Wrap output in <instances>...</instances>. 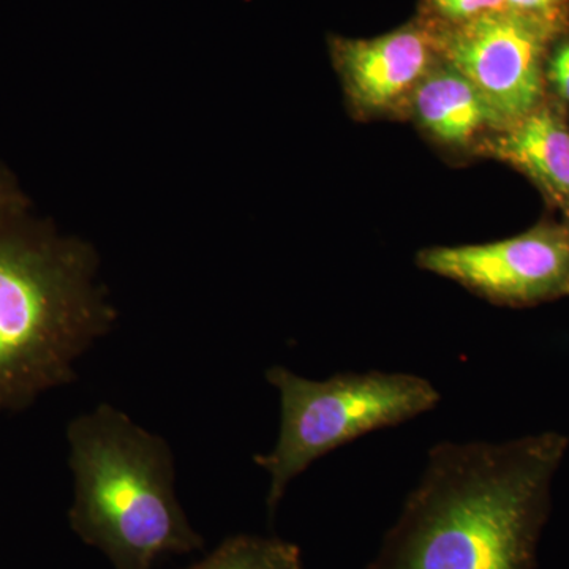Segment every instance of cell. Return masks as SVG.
Returning a JSON list of instances; mask_svg holds the SVG:
<instances>
[{"instance_id": "obj_1", "label": "cell", "mask_w": 569, "mask_h": 569, "mask_svg": "<svg viewBox=\"0 0 569 569\" xmlns=\"http://www.w3.org/2000/svg\"><path fill=\"white\" fill-rule=\"evenodd\" d=\"M568 440L441 443L367 569H531Z\"/></svg>"}, {"instance_id": "obj_2", "label": "cell", "mask_w": 569, "mask_h": 569, "mask_svg": "<svg viewBox=\"0 0 569 569\" xmlns=\"http://www.w3.org/2000/svg\"><path fill=\"white\" fill-rule=\"evenodd\" d=\"M114 318L88 247L28 211L0 216V415L73 381Z\"/></svg>"}, {"instance_id": "obj_3", "label": "cell", "mask_w": 569, "mask_h": 569, "mask_svg": "<svg viewBox=\"0 0 569 569\" xmlns=\"http://www.w3.org/2000/svg\"><path fill=\"white\" fill-rule=\"evenodd\" d=\"M73 473L71 529L116 569L203 548L176 497L174 458L162 437L102 403L67 429Z\"/></svg>"}, {"instance_id": "obj_4", "label": "cell", "mask_w": 569, "mask_h": 569, "mask_svg": "<svg viewBox=\"0 0 569 569\" xmlns=\"http://www.w3.org/2000/svg\"><path fill=\"white\" fill-rule=\"evenodd\" d=\"M266 380L279 391L282 408L274 449L254 456V463L271 477V512L310 463L373 430L417 418L440 400L430 381L411 373H339L310 380L274 366Z\"/></svg>"}, {"instance_id": "obj_5", "label": "cell", "mask_w": 569, "mask_h": 569, "mask_svg": "<svg viewBox=\"0 0 569 569\" xmlns=\"http://www.w3.org/2000/svg\"><path fill=\"white\" fill-rule=\"evenodd\" d=\"M549 33L541 13L503 9L458 22L443 37L449 67L478 89L496 127L508 129L537 110Z\"/></svg>"}, {"instance_id": "obj_6", "label": "cell", "mask_w": 569, "mask_h": 569, "mask_svg": "<svg viewBox=\"0 0 569 569\" xmlns=\"http://www.w3.org/2000/svg\"><path fill=\"white\" fill-rule=\"evenodd\" d=\"M418 264L490 301L529 305L569 291V234L537 228L490 244L436 247Z\"/></svg>"}, {"instance_id": "obj_7", "label": "cell", "mask_w": 569, "mask_h": 569, "mask_svg": "<svg viewBox=\"0 0 569 569\" xmlns=\"http://www.w3.org/2000/svg\"><path fill=\"white\" fill-rule=\"evenodd\" d=\"M336 52L348 92L369 110L391 108L417 89L432 61V44L418 31L342 41Z\"/></svg>"}, {"instance_id": "obj_8", "label": "cell", "mask_w": 569, "mask_h": 569, "mask_svg": "<svg viewBox=\"0 0 569 569\" xmlns=\"http://www.w3.org/2000/svg\"><path fill=\"white\" fill-rule=\"evenodd\" d=\"M489 151L518 164L552 192L569 198V132L556 112L531 111L490 144Z\"/></svg>"}, {"instance_id": "obj_9", "label": "cell", "mask_w": 569, "mask_h": 569, "mask_svg": "<svg viewBox=\"0 0 569 569\" xmlns=\"http://www.w3.org/2000/svg\"><path fill=\"white\" fill-rule=\"evenodd\" d=\"M419 121L441 141L462 144L485 126H496L478 89L452 67L430 73L413 91Z\"/></svg>"}, {"instance_id": "obj_10", "label": "cell", "mask_w": 569, "mask_h": 569, "mask_svg": "<svg viewBox=\"0 0 569 569\" xmlns=\"http://www.w3.org/2000/svg\"><path fill=\"white\" fill-rule=\"evenodd\" d=\"M189 569H305L298 546L279 538H228Z\"/></svg>"}, {"instance_id": "obj_11", "label": "cell", "mask_w": 569, "mask_h": 569, "mask_svg": "<svg viewBox=\"0 0 569 569\" xmlns=\"http://www.w3.org/2000/svg\"><path fill=\"white\" fill-rule=\"evenodd\" d=\"M432 3L438 13L456 22L508 9L507 0H432Z\"/></svg>"}, {"instance_id": "obj_12", "label": "cell", "mask_w": 569, "mask_h": 569, "mask_svg": "<svg viewBox=\"0 0 569 569\" xmlns=\"http://www.w3.org/2000/svg\"><path fill=\"white\" fill-rule=\"evenodd\" d=\"M28 198L22 192L17 178L3 164H0V216L28 211Z\"/></svg>"}, {"instance_id": "obj_13", "label": "cell", "mask_w": 569, "mask_h": 569, "mask_svg": "<svg viewBox=\"0 0 569 569\" xmlns=\"http://www.w3.org/2000/svg\"><path fill=\"white\" fill-rule=\"evenodd\" d=\"M549 74L557 91L569 102V67L552 59L550 61Z\"/></svg>"}, {"instance_id": "obj_14", "label": "cell", "mask_w": 569, "mask_h": 569, "mask_svg": "<svg viewBox=\"0 0 569 569\" xmlns=\"http://www.w3.org/2000/svg\"><path fill=\"white\" fill-rule=\"evenodd\" d=\"M559 0H507L508 9L529 11V13H542L556 6Z\"/></svg>"}, {"instance_id": "obj_15", "label": "cell", "mask_w": 569, "mask_h": 569, "mask_svg": "<svg viewBox=\"0 0 569 569\" xmlns=\"http://www.w3.org/2000/svg\"><path fill=\"white\" fill-rule=\"evenodd\" d=\"M553 59L569 67V43L563 44V47H561L560 50L557 51V54L553 56Z\"/></svg>"}, {"instance_id": "obj_16", "label": "cell", "mask_w": 569, "mask_h": 569, "mask_svg": "<svg viewBox=\"0 0 569 569\" xmlns=\"http://www.w3.org/2000/svg\"><path fill=\"white\" fill-rule=\"evenodd\" d=\"M567 212H568V219H569V204H568V209H567Z\"/></svg>"}]
</instances>
